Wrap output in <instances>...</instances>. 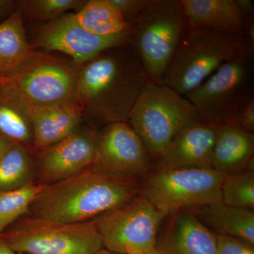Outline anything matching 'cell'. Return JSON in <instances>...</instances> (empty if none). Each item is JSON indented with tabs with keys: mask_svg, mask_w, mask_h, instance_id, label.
I'll return each mask as SVG.
<instances>
[{
	"mask_svg": "<svg viewBox=\"0 0 254 254\" xmlns=\"http://www.w3.org/2000/svg\"><path fill=\"white\" fill-rule=\"evenodd\" d=\"M150 81L136 51L127 43L80 65L75 99L83 109V120L93 128L127 123Z\"/></svg>",
	"mask_w": 254,
	"mask_h": 254,
	"instance_id": "cell-1",
	"label": "cell"
},
{
	"mask_svg": "<svg viewBox=\"0 0 254 254\" xmlns=\"http://www.w3.org/2000/svg\"><path fill=\"white\" fill-rule=\"evenodd\" d=\"M141 191L138 180L92 165L64 180L46 185L26 215L61 223L91 221L126 204Z\"/></svg>",
	"mask_w": 254,
	"mask_h": 254,
	"instance_id": "cell-2",
	"label": "cell"
},
{
	"mask_svg": "<svg viewBox=\"0 0 254 254\" xmlns=\"http://www.w3.org/2000/svg\"><path fill=\"white\" fill-rule=\"evenodd\" d=\"M254 57V41L240 33H223L186 26L162 85L184 95L222 64Z\"/></svg>",
	"mask_w": 254,
	"mask_h": 254,
	"instance_id": "cell-3",
	"label": "cell"
},
{
	"mask_svg": "<svg viewBox=\"0 0 254 254\" xmlns=\"http://www.w3.org/2000/svg\"><path fill=\"white\" fill-rule=\"evenodd\" d=\"M187 23L180 0H151L129 27V43L150 81L161 84Z\"/></svg>",
	"mask_w": 254,
	"mask_h": 254,
	"instance_id": "cell-4",
	"label": "cell"
},
{
	"mask_svg": "<svg viewBox=\"0 0 254 254\" xmlns=\"http://www.w3.org/2000/svg\"><path fill=\"white\" fill-rule=\"evenodd\" d=\"M199 121L193 105L184 95L150 81L138 97L127 123L155 161L180 130Z\"/></svg>",
	"mask_w": 254,
	"mask_h": 254,
	"instance_id": "cell-5",
	"label": "cell"
},
{
	"mask_svg": "<svg viewBox=\"0 0 254 254\" xmlns=\"http://www.w3.org/2000/svg\"><path fill=\"white\" fill-rule=\"evenodd\" d=\"M16 253L95 254L104 248L94 222L61 223L24 216L0 235Z\"/></svg>",
	"mask_w": 254,
	"mask_h": 254,
	"instance_id": "cell-6",
	"label": "cell"
},
{
	"mask_svg": "<svg viewBox=\"0 0 254 254\" xmlns=\"http://www.w3.org/2000/svg\"><path fill=\"white\" fill-rule=\"evenodd\" d=\"M224 175L212 168L156 170L142 185V193L164 216L221 201Z\"/></svg>",
	"mask_w": 254,
	"mask_h": 254,
	"instance_id": "cell-7",
	"label": "cell"
},
{
	"mask_svg": "<svg viewBox=\"0 0 254 254\" xmlns=\"http://www.w3.org/2000/svg\"><path fill=\"white\" fill-rule=\"evenodd\" d=\"M165 218L141 191L131 201L92 221L106 250L126 254L127 247H131L145 254H155L159 230Z\"/></svg>",
	"mask_w": 254,
	"mask_h": 254,
	"instance_id": "cell-8",
	"label": "cell"
},
{
	"mask_svg": "<svg viewBox=\"0 0 254 254\" xmlns=\"http://www.w3.org/2000/svg\"><path fill=\"white\" fill-rule=\"evenodd\" d=\"M254 91V58L229 62L185 95L200 121L222 123Z\"/></svg>",
	"mask_w": 254,
	"mask_h": 254,
	"instance_id": "cell-9",
	"label": "cell"
},
{
	"mask_svg": "<svg viewBox=\"0 0 254 254\" xmlns=\"http://www.w3.org/2000/svg\"><path fill=\"white\" fill-rule=\"evenodd\" d=\"M78 68L75 63L37 53L11 81L29 105L60 104L76 100Z\"/></svg>",
	"mask_w": 254,
	"mask_h": 254,
	"instance_id": "cell-10",
	"label": "cell"
},
{
	"mask_svg": "<svg viewBox=\"0 0 254 254\" xmlns=\"http://www.w3.org/2000/svg\"><path fill=\"white\" fill-rule=\"evenodd\" d=\"M127 43H129V29L113 36H95L82 27L74 13H66L35 28L31 45L67 55L80 66L106 50Z\"/></svg>",
	"mask_w": 254,
	"mask_h": 254,
	"instance_id": "cell-11",
	"label": "cell"
},
{
	"mask_svg": "<svg viewBox=\"0 0 254 254\" xmlns=\"http://www.w3.org/2000/svg\"><path fill=\"white\" fill-rule=\"evenodd\" d=\"M93 165L138 180L149 175L152 160L129 125L119 123L98 130Z\"/></svg>",
	"mask_w": 254,
	"mask_h": 254,
	"instance_id": "cell-12",
	"label": "cell"
},
{
	"mask_svg": "<svg viewBox=\"0 0 254 254\" xmlns=\"http://www.w3.org/2000/svg\"><path fill=\"white\" fill-rule=\"evenodd\" d=\"M98 130L79 127L63 141L34 155L36 176L50 185L72 176L94 163Z\"/></svg>",
	"mask_w": 254,
	"mask_h": 254,
	"instance_id": "cell-13",
	"label": "cell"
},
{
	"mask_svg": "<svg viewBox=\"0 0 254 254\" xmlns=\"http://www.w3.org/2000/svg\"><path fill=\"white\" fill-rule=\"evenodd\" d=\"M218 125L199 121L182 128L155 160L156 170L212 168Z\"/></svg>",
	"mask_w": 254,
	"mask_h": 254,
	"instance_id": "cell-14",
	"label": "cell"
},
{
	"mask_svg": "<svg viewBox=\"0 0 254 254\" xmlns=\"http://www.w3.org/2000/svg\"><path fill=\"white\" fill-rule=\"evenodd\" d=\"M171 218L157 238L155 254H215L216 234L205 226L191 210Z\"/></svg>",
	"mask_w": 254,
	"mask_h": 254,
	"instance_id": "cell-15",
	"label": "cell"
},
{
	"mask_svg": "<svg viewBox=\"0 0 254 254\" xmlns=\"http://www.w3.org/2000/svg\"><path fill=\"white\" fill-rule=\"evenodd\" d=\"M28 106L34 132V155L72 134L83 120V109L76 100L47 106Z\"/></svg>",
	"mask_w": 254,
	"mask_h": 254,
	"instance_id": "cell-16",
	"label": "cell"
},
{
	"mask_svg": "<svg viewBox=\"0 0 254 254\" xmlns=\"http://www.w3.org/2000/svg\"><path fill=\"white\" fill-rule=\"evenodd\" d=\"M187 26L218 33L245 35L236 0H180Z\"/></svg>",
	"mask_w": 254,
	"mask_h": 254,
	"instance_id": "cell-17",
	"label": "cell"
},
{
	"mask_svg": "<svg viewBox=\"0 0 254 254\" xmlns=\"http://www.w3.org/2000/svg\"><path fill=\"white\" fill-rule=\"evenodd\" d=\"M36 54L28 41L18 6L0 23V75L12 79Z\"/></svg>",
	"mask_w": 254,
	"mask_h": 254,
	"instance_id": "cell-18",
	"label": "cell"
},
{
	"mask_svg": "<svg viewBox=\"0 0 254 254\" xmlns=\"http://www.w3.org/2000/svg\"><path fill=\"white\" fill-rule=\"evenodd\" d=\"M254 134L218 124L211 168L225 175L242 171L254 161Z\"/></svg>",
	"mask_w": 254,
	"mask_h": 254,
	"instance_id": "cell-19",
	"label": "cell"
},
{
	"mask_svg": "<svg viewBox=\"0 0 254 254\" xmlns=\"http://www.w3.org/2000/svg\"><path fill=\"white\" fill-rule=\"evenodd\" d=\"M205 227L218 235L254 246V210L214 202L190 210Z\"/></svg>",
	"mask_w": 254,
	"mask_h": 254,
	"instance_id": "cell-20",
	"label": "cell"
},
{
	"mask_svg": "<svg viewBox=\"0 0 254 254\" xmlns=\"http://www.w3.org/2000/svg\"><path fill=\"white\" fill-rule=\"evenodd\" d=\"M0 136L34 155V132L29 106L14 85L0 95Z\"/></svg>",
	"mask_w": 254,
	"mask_h": 254,
	"instance_id": "cell-21",
	"label": "cell"
},
{
	"mask_svg": "<svg viewBox=\"0 0 254 254\" xmlns=\"http://www.w3.org/2000/svg\"><path fill=\"white\" fill-rule=\"evenodd\" d=\"M74 15L82 27L95 36H113L129 29L128 23L107 0H88Z\"/></svg>",
	"mask_w": 254,
	"mask_h": 254,
	"instance_id": "cell-22",
	"label": "cell"
},
{
	"mask_svg": "<svg viewBox=\"0 0 254 254\" xmlns=\"http://www.w3.org/2000/svg\"><path fill=\"white\" fill-rule=\"evenodd\" d=\"M34 155L12 144L0 160V193L19 190L34 184Z\"/></svg>",
	"mask_w": 254,
	"mask_h": 254,
	"instance_id": "cell-23",
	"label": "cell"
},
{
	"mask_svg": "<svg viewBox=\"0 0 254 254\" xmlns=\"http://www.w3.org/2000/svg\"><path fill=\"white\" fill-rule=\"evenodd\" d=\"M221 201L225 204L254 210V161L245 170L224 176Z\"/></svg>",
	"mask_w": 254,
	"mask_h": 254,
	"instance_id": "cell-24",
	"label": "cell"
},
{
	"mask_svg": "<svg viewBox=\"0 0 254 254\" xmlns=\"http://www.w3.org/2000/svg\"><path fill=\"white\" fill-rule=\"evenodd\" d=\"M45 186L34 183L19 190L0 193V235L27 214L30 205Z\"/></svg>",
	"mask_w": 254,
	"mask_h": 254,
	"instance_id": "cell-25",
	"label": "cell"
},
{
	"mask_svg": "<svg viewBox=\"0 0 254 254\" xmlns=\"http://www.w3.org/2000/svg\"><path fill=\"white\" fill-rule=\"evenodd\" d=\"M86 0H24L18 1L22 14L31 22L49 23L66 14L70 10L81 9Z\"/></svg>",
	"mask_w": 254,
	"mask_h": 254,
	"instance_id": "cell-26",
	"label": "cell"
},
{
	"mask_svg": "<svg viewBox=\"0 0 254 254\" xmlns=\"http://www.w3.org/2000/svg\"><path fill=\"white\" fill-rule=\"evenodd\" d=\"M245 133H254V91L252 92L222 123Z\"/></svg>",
	"mask_w": 254,
	"mask_h": 254,
	"instance_id": "cell-27",
	"label": "cell"
},
{
	"mask_svg": "<svg viewBox=\"0 0 254 254\" xmlns=\"http://www.w3.org/2000/svg\"><path fill=\"white\" fill-rule=\"evenodd\" d=\"M107 1L120 13L130 27L146 9L151 0H107Z\"/></svg>",
	"mask_w": 254,
	"mask_h": 254,
	"instance_id": "cell-28",
	"label": "cell"
},
{
	"mask_svg": "<svg viewBox=\"0 0 254 254\" xmlns=\"http://www.w3.org/2000/svg\"><path fill=\"white\" fill-rule=\"evenodd\" d=\"M216 239L215 254H254V246L243 241L218 234Z\"/></svg>",
	"mask_w": 254,
	"mask_h": 254,
	"instance_id": "cell-29",
	"label": "cell"
},
{
	"mask_svg": "<svg viewBox=\"0 0 254 254\" xmlns=\"http://www.w3.org/2000/svg\"><path fill=\"white\" fill-rule=\"evenodd\" d=\"M18 4V1L12 0H0V23L14 12Z\"/></svg>",
	"mask_w": 254,
	"mask_h": 254,
	"instance_id": "cell-30",
	"label": "cell"
},
{
	"mask_svg": "<svg viewBox=\"0 0 254 254\" xmlns=\"http://www.w3.org/2000/svg\"><path fill=\"white\" fill-rule=\"evenodd\" d=\"M13 143L4 137L0 136V160L3 158Z\"/></svg>",
	"mask_w": 254,
	"mask_h": 254,
	"instance_id": "cell-31",
	"label": "cell"
},
{
	"mask_svg": "<svg viewBox=\"0 0 254 254\" xmlns=\"http://www.w3.org/2000/svg\"><path fill=\"white\" fill-rule=\"evenodd\" d=\"M11 86H12L11 80L4 78V76L0 75V95L7 91Z\"/></svg>",
	"mask_w": 254,
	"mask_h": 254,
	"instance_id": "cell-32",
	"label": "cell"
},
{
	"mask_svg": "<svg viewBox=\"0 0 254 254\" xmlns=\"http://www.w3.org/2000/svg\"><path fill=\"white\" fill-rule=\"evenodd\" d=\"M0 254H18L0 239Z\"/></svg>",
	"mask_w": 254,
	"mask_h": 254,
	"instance_id": "cell-33",
	"label": "cell"
},
{
	"mask_svg": "<svg viewBox=\"0 0 254 254\" xmlns=\"http://www.w3.org/2000/svg\"><path fill=\"white\" fill-rule=\"evenodd\" d=\"M126 254H145L144 252H142L141 251L136 250L133 247H127L126 250Z\"/></svg>",
	"mask_w": 254,
	"mask_h": 254,
	"instance_id": "cell-34",
	"label": "cell"
},
{
	"mask_svg": "<svg viewBox=\"0 0 254 254\" xmlns=\"http://www.w3.org/2000/svg\"><path fill=\"white\" fill-rule=\"evenodd\" d=\"M95 254H120L115 253V252H111V251L106 250V249H105V248H103V249H101V250L98 251V252H97L96 253H95Z\"/></svg>",
	"mask_w": 254,
	"mask_h": 254,
	"instance_id": "cell-35",
	"label": "cell"
},
{
	"mask_svg": "<svg viewBox=\"0 0 254 254\" xmlns=\"http://www.w3.org/2000/svg\"><path fill=\"white\" fill-rule=\"evenodd\" d=\"M18 254H28L18 253Z\"/></svg>",
	"mask_w": 254,
	"mask_h": 254,
	"instance_id": "cell-36",
	"label": "cell"
}]
</instances>
